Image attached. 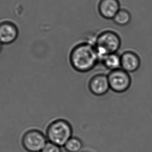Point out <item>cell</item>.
<instances>
[{
  "instance_id": "1",
  "label": "cell",
  "mask_w": 152,
  "mask_h": 152,
  "mask_svg": "<svg viewBox=\"0 0 152 152\" xmlns=\"http://www.w3.org/2000/svg\"><path fill=\"white\" fill-rule=\"evenodd\" d=\"M69 62L75 71L82 73L92 71L100 63L94 43L86 39L73 47Z\"/></svg>"
},
{
  "instance_id": "2",
  "label": "cell",
  "mask_w": 152,
  "mask_h": 152,
  "mask_svg": "<svg viewBox=\"0 0 152 152\" xmlns=\"http://www.w3.org/2000/svg\"><path fill=\"white\" fill-rule=\"evenodd\" d=\"M121 43L119 33L113 30H104L95 35L94 46L100 62L107 55L118 53Z\"/></svg>"
},
{
  "instance_id": "3",
  "label": "cell",
  "mask_w": 152,
  "mask_h": 152,
  "mask_svg": "<svg viewBox=\"0 0 152 152\" xmlns=\"http://www.w3.org/2000/svg\"><path fill=\"white\" fill-rule=\"evenodd\" d=\"M72 129L70 123L64 119H58L52 122L47 130L49 142L58 146L65 145L72 137Z\"/></svg>"
},
{
  "instance_id": "4",
  "label": "cell",
  "mask_w": 152,
  "mask_h": 152,
  "mask_svg": "<svg viewBox=\"0 0 152 152\" xmlns=\"http://www.w3.org/2000/svg\"><path fill=\"white\" fill-rule=\"evenodd\" d=\"M107 76L110 89L114 93H125L131 86L132 78L130 74L121 68L109 71Z\"/></svg>"
},
{
  "instance_id": "5",
  "label": "cell",
  "mask_w": 152,
  "mask_h": 152,
  "mask_svg": "<svg viewBox=\"0 0 152 152\" xmlns=\"http://www.w3.org/2000/svg\"><path fill=\"white\" fill-rule=\"evenodd\" d=\"M23 145L29 152H41L46 142L43 134L38 130H30L25 134L23 138Z\"/></svg>"
},
{
  "instance_id": "6",
  "label": "cell",
  "mask_w": 152,
  "mask_h": 152,
  "mask_svg": "<svg viewBox=\"0 0 152 152\" xmlns=\"http://www.w3.org/2000/svg\"><path fill=\"white\" fill-rule=\"evenodd\" d=\"M88 87L90 92L95 96L106 95L110 90L107 74L104 73L93 74L89 80Z\"/></svg>"
},
{
  "instance_id": "7",
  "label": "cell",
  "mask_w": 152,
  "mask_h": 152,
  "mask_svg": "<svg viewBox=\"0 0 152 152\" xmlns=\"http://www.w3.org/2000/svg\"><path fill=\"white\" fill-rule=\"evenodd\" d=\"M121 68L129 73L137 71L141 66V59L136 51L127 50L120 54Z\"/></svg>"
},
{
  "instance_id": "8",
  "label": "cell",
  "mask_w": 152,
  "mask_h": 152,
  "mask_svg": "<svg viewBox=\"0 0 152 152\" xmlns=\"http://www.w3.org/2000/svg\"><path fill=\"white\" fill-rule=\"evenodd\" d=\"M120 8L119 0H100L97 6L99 14L107 20H113Z\"/></svg>"
},
{
  "instance_id": "9",
  "label": "cell",
  "mask_w": 152,
  "mask_h": 152,
  "mask_svg": "<svg viewBox=\"0 0 152 152\" xmlns=\"http://www.w3.org/2000/svg\"><path fill=\"white\" fill-rule=\"evenodd\" d=\"M18 29L14 23L10 21L0 23V42L3 44L14 43L18 37Z\"/></svg>"
},
{
  "instance_id": "10",
  "label": "cell",
  "mask_w": 152,
  "mask_h": 152,
  "mask_svg": "<svg viewBox=\"0 0 152 152\" xmlns=\"http://www.w3.org/2000/svg\"><path fill=\"white\" fill-rule=\"evenodd\" d=\"M100 63L109 71L121 68L120 55L118 53L108 54L101 60Z\"/></svg>"
},
{
  "instance_id": "11",
  "label": "cell",
  "mask_w": 152,
  "mask_h": 152,
  "mask_svg": "<svg viewBox=\"0 0 152 152\" xmlns=\"http://www.w3.org/2000/svg\"><path fill=\"white\" fill-rule=\"evenodd\" d=\"M132 16L129 10L125 8H120L113 19L114 23L120 27L129 25L131 21Z\"/></svg>"
},
{
  "instance_id": "12",
  "label": "cell",
  "mask_w": 152,
  "mask_h": 152,
  "mask_svg": "<svg viewBox=\"0 0 152 152\" xmlns=\"http://www.w3.org/2000/svg\"><path fill=\"white\" fill-rule=\"evenodd\" d=\"M64 146L68 152H78L82 148V142L79 138L72 137Z\"/></svg>"
},
{
  "instance_id": "13",
  "label": "cell",
  "mask_w": 152,
  "mask_h": 152,
  "mask_svg": "<svg viewBox=\"0 0 152 152\" xmlns=\"http://www.w3.org/2000/svg\"><path fill=\"white\" fill-rule=\"evenodd\" d=\"M41 152H61L60 146L52 142H47Z\"/></svg>"
},
{
  "instance_id": "14",
  "label": "cell",
  "mask_w": 152,
  "mask_h": 152,
  "mask_svg": "<svg viewBox=\"0 0 152 152\" xmlns=\"http://www.w3.org/2000/svg\"><path fill=\"white\" fill-rule=\"evenodd\" d=\"M2 45H3V44L0 42V53H1V51L2 50Z\"/></svg>"
}]
</instances>
